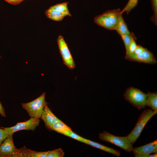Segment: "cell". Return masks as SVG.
Returning <instances> with one entry per match:
<instances>
[{
  "instance_id": "cell-17",
  "label": "cell",
  "mask_w": 157,
  "mask_h": 157,
  "mask_svg": "<svg viewBox=\"0 0 157 157\" xmlns=\"http://www.w3.org/2000/svg\"><path fill=\"white\" fill-rule=\"evenodd\" d=\"M49 129L56 131L63 134L67 131L72 130L70 127L60 120L53 124Z\"/></svg>"
},
{
  "instance_id": "cell-5",
  "label": "cell",
  "mask_w": 157,
  "mask_h": 157,
  "mask_svg": "<svg viewBox=\"0 0 157 157\" xmlns=\"http://www.w3.org/2000/svg\"><path fill=\"white\" fill-rule=\"evenodd\" d=\"M57 42L64 64L70 69H74L75 67V62L63 36L60 35H59Z\"/></svg>"
},
{
  "instance_id": "cell-2",
  "label": "cell",
  "mask_w": 157,
  "mask_h": 157,
  "mask_svg": "<svg viewBox=\"0 0 157 157\" xmlns=\"http://www.w3.org/2000/svg\"><path fill=\"white\" fill-rule=\"evenodd\" d=\"M124 96L126 100L138 109L145 108L147 94L140 90L130 87L126 89Z\"/></svg>"
},
{
  "instance_id": "cell-11",
  "label": "cell",
  "mask_w": 157,
  "mask_h": 157,
  "mask_svg": "<svg viewBox=\"0 0 157 157\" xmlns=\"http://www.w3.org/2000/svg\"><path fill=\"white\" fill-rule=\"evenodd\" d=\"M40 118L44 121L46 127L48 129L53 124L60 120L53 113L47 104L44 108Z\"/></svg>"
},
{
  "instance_id": "cell-8",
  "label": "cell",
  "mask_w": 157,
  "mask_h": 157,
  "mask_svg": "<svg viewBox=\"0 0 157 157\" xmlns=\"http://www.w3.org/2000/svg\"><path fill=\"white\" fill-rule=\"evenodd\" d=\"M13 142V135H9L0 144V157H12L17 149Z\"/></svg>"
},
{
  "instance_id": "cell-24",
  "label": "cell",
  "mask_w": 157,
  "mask_h": 157,
  "mask_svg": "<svg viewBox=\"0 0 157 157\" xmlns=\"http://www.w3.org/2000/svg\"><path fill=\"white\" fill-rule=\"evenodd\" d=\"M151 2L154 14L151 18V19L155 25H157V0H151Z\"/></svg>"
},
{
  "instance_id": "cell-22",
  "label": "cell",
  "mask_w": 157,
  "mask_h": 157,
  "mask_svg": "<svg viewBox=\"0 0 157 157\" xmlns=\"http://www.w3.org/2000/svg\"><path fill=\"white\" fill-rule=\"evenodd\" d=\"M64 154L63 150L60 148L47 151L46 157H63Z\"/></svg>"
},
{
  "instance_id": "cell-27",
  "label": "cell",
  "mask_w": 157,
  "mask_h": 157,
  "mask_svg": "<svg viewBox=\"0 0 157 157\" xmlns=\"http://www.w3.org/2000/svg\"><path fill=\"white\" fill-rule=\"evenodd\" d=\"M146 48L141 45H137L133 53L132 54L136 55L140 53L143 52L145 50Z\"/></svg>"
},
{
  "instance_id": "cell-28",
  "label": "cell",
  "mask_w": 157,
  "mask_h": 157,
  "mask_svg": "<svg viewBox=\"0 0 157 157\" xmlns=\"http://www.w3.org/2000/svg\"><path fill=\"white\" fill-rule=\"evenodd\" d=\"M8 3L13 5H17L23 0H4Z\"/></svg>"
},
{
  "instance_id": "cell-16",
  "label": "cell",
  "mask_w": 157,
  "mask_h": 157,
  "mask_svg": "<svg viewBox=\"0 0 157 157\" xmlns=\"http://www.w3.org/2000/svg\"><path fill=\"white\" fill-rule=\"evenodd\" d=\"M45 14L48 18L55 21H62L66 16L65 14L55 10L51 7L46 11Z\"/></svg>"
},
{
  "instance_id": "cell-14",
  "label": "cell",
  "mask_w": 157,
  "mask_h": 157,
  "mask_svg": "<svg viewBox=\"0 0 157 157\" xmlns=\"http://www.w3.org/2000/svg\"><path fill=\"white\" fill-rule=\"evenodd\" d=\"M121 13L119 8L107 10L104 13L115 29L118 23L119 15Z\"/></svg>"
},
{
  "instance_id": "cell-26",
  "label": "cell",
  "mask_w": 157,
  "mask_h": 157,
  "mask_svg": "<svg viewBox=\"0 0 157 157\" xmlns=\"http://www.w3.org/2000/svg\"><path fill=\"white\" fill-rule=\"evenodd\" d=\"M8 135L3 128H0V144L7 138Z\"/></svg>"
},
{
  "instance_id": "cell-10",
  "label": "cell",
  "mask_w": 157,
  "mask_h": 157,
  "mask_svg": "<svg viewBox=\"0 0 157 157\" xmlns=\"http://www.w3.org/2000/svg\"><path fill=\"white\" fill-rule=\"evenodd\" d=\"M47 151L38 152L27 148L24 146L17 149L13 156V157H45Z\"/></svg>"
},
{
  "instance_id": "cell-18",
  "label": "cell",
  "mask_w": 157,
  "mask_h": 157,
  "mask_svg": "<svg viewBox=\"0 0 157 157\" xmlns=\"http://www.w3.org/2000/svg\"><path fill=\"white\" fill-rule=\"evenodd\" d=\"M147 94L146 106L153 110H157V93L148 92Z\"/></svg>"
},
{
  "instance_id": "cell-30",
  "label": "cell",
  "mask_w": 157,
  "mask_h": 157,
  "mask_svg": "<svg viewBox=\"0 0 157 157\" xmlns=\"http://www.w3.org/2000/svg\"><path fill=\"white\" fill-rule=\"evenodd\" d=\"M0 114L3 117H6L5 109L0 102Z\"/></svg>"
},
{
  "instance_id": "cell-29",
  "label": "cell",
  "mask_w": 157,
  "mask_h": 157,
  "mask_svg": "<svg viewBox=\"0 0 157 157\" xmlns=\"http://www.w3.org/2000/svg\"><path fill=\"white\" fill-rule=\"evenodd\" d=\"M157 156V153H155L154 154L145 155H135V157H156Z\"/></svg>"
},
{
  "instance_id": "cell-12",
  "label": "cell",
  "mask_w": 157,
  "mask_h": 157,
  "mask_svg": "<svg viewBox=\"0 0 157 157\" xmlns=\"http://www.w3.org/2000/svg\"><path fill=\"white\" fill-rule=\"evenodd\" d=\"M84 143L112 154L116 156H119L120 155V153L119 151L89 140L85 139Z\"/></svg>"
},
{
  "instance_id": "cell-25",
  "label": "cell",
  "mask_w": 157,
  "mask_h": 157,
  "mask_svg": "<svg viewBox=\"0 0 157 157\" xmlns=\"http://www.w3.org/2000/svg\"><path fill=\"white\" fill-rule=\"evenodd\" d=\"M136 38H133L129 44L127 52L126 53L125 56L129 55L133 53L137 45L135 41Z\"/></svg>"
},
{
  "instance_id": "cell-4",
  "label": "cell",
  "mask_w": 157,
  "mask_h": 157,
  "mask_svg": "<svg viewBox=\"0 0 157 157\" xmlns=\"http://www.w3.org/2000/svg\"><path fill=\"white\" fill-rule=\"evenodd\" d=\"M99 138L102 140L111 143L120 147L128 152L130 153L132 151L133 144L126 136H117L104 131L102 133H99Z\"/></svg>"
},
{
  "instance_id": "cell-15",
  "label": "cell",
  "mask_w": 157,
  "mask_h": 157,
  "mask_svg": "<svg viewBox=\"0 0 157 157\" xmlns=\"http://www.w3.org/2000/svg\"><path fill=\"white\" fill-rule=\"evenodd\" d=\"M115 30L120 35L131 33L123 17L122 13L119 15L118 23L115 28Z\"/></svg>"
},
{
  "instance_id": "cell-3",
  "label": "cell",
  "mask_w": 157,
  "mask_h": 157,
  "mask_svg": "<svg viewBox=\"0 0 157 157\" xmlns=\"http://www.w3.org/2000/svg\"><path fill=\"white\" fill-rule=\"evenodd\" d=\"M45 93H43L36 99L30 102L22 103L23 108L31 117L40 118L45 106L48 103L45 100Z\"/></svg>"
},
{
  "instance_id": "cell-1",
  "label": "cell",
  "mask_w": 157,
  "mask_h": 157,
  "mask_svg": "<svg viewBox=\"0 0 157 157\" xmlns=\"http://www.w3.org/2000/svg\"><path fill=\"white\" fill-rule=\"evenodd\" d=\"M157 113V110L145 109L144 110L138 118L133 129L126 136L132 144H133L135 142L148 121Z\"/></svg>"
},
{
  "instance_id": "cell-6",
  "label": "cell",
  "mask_w": 157,
  "mask_h": 157,
  "mask_svg": "<svg viewBox=\"0 0 157 157\" xmlns=\"http://www.w3.org/2000/svg\"><path fill=\"white\" fill-rule=\"evenodd\" d=\"M40 122V119L31 117L24 122L17 123L15 125L9 127H1L8 135H13L17 131L22 130L34 131L38 126Z\"/></svg>"
},
{
  "instance_id": "cell-9",
  "label": "cell",
  "mask_w": 157,
  "mask_h": 157,
  "mask_svg": "<svg viewBox=\"0 0 157 157\" xmlns=\"http://www.w3.org/2000/svg\"><path fill=\"white\" fill-rule=\"evenodd\" d=\"M132 151L135 155H145L157 153V140L145 145L133 148Z\"/></svg>"
},
{
  "instance_id": "cell-7",
  "label": "cell",
  "mask_w": 157,
  "mask_h": 157,
  "mask_svg": "<svg viewBox=\"0 0 157 157\" xmlns=\"http://www.w3.org/2000/svg\"><path fill=\"white\" fill-rule=\"evenodd\" d=\"M125 58L127 60L139 63L151 64L157 63L156 59L153 53L146 48L140 53L125 56Z\"/></svg>"
},
{
  "instance_id": "cell-21",
  "label": "cell",
  "mask_w": 157,
  "mask_h": 157,
  "mask_svg": "<svg viewBox=\"0 0 157 157\" xmlns=\"http://www.w3.org/2000/svg\"><path fill=\"white\" fill-rule=\"evenodd\" d=\"M120 36L124 43L126 49V53L128 51V47L131 40L133 38H135V37L133 34L131 33L129 34Z\"/></svg>"
},
{
  "instance_id": "cell-13",
  "label": "cell",
  "mask_w": 157,
  "mask_h": 157,
  "mask_svg": "<svg viewBox=\"0 0 157 157\" xmlns=\"http://www.w3.org/2000/svg\"><path fill=\"white\" fill-rule=\"evenodd\" d=\"M95 23L99 26L109 30L115 29L108 18L103 13L101 15L96 17L94 19Z\"/></svg>"
},
{
  "instance_id": "cell-23",
  "label": "cell",
  "mask_w": 157,
  "mask_h": 157,
  "mask_svg": "<svg viewBox=\"0 0 157 157\" xmlns=\"http://www.w3.org/2000/svg\"><path fill=\"white\" fill-rule=\"evenodd\" d=\"M63 135L83 143H84L85 139L73 132L72 130L67 131Z\"/></svg>"
},
{
  "instance_id": "cell-19",
  "label": "cell",
  "mask_w": 157,
  "mask_h": 157,
  "mask_svg": "<svg viewBox=\"0 0 157 157\" xmlns=\"http://www.w3.org/2000/svg\"><path fill=\"white\" fill-rule=\"evenodd\" d=\"M68 3V2H64L56 4L51 7L58 11L65 14L66 16H71L72 15L69 11L67 7Z\"/></svg>"
},
{
  "instance_id": "cell-20",
  "label": "cell",
  "mask_w": 157,
  "mask_h": 157,
  "mask_svg": "<svg viewBox=\"0 0 157 157\" xmlns=\"http://www.w3.org/2000/svg\"><path fill=\"white\" fill-rule=\"evenodd\" d=\"M138 0H129L126 5L121 11L122 14L126 12L128 14L131 10L137 6Z\"/></svg>"
}]
</instances>
